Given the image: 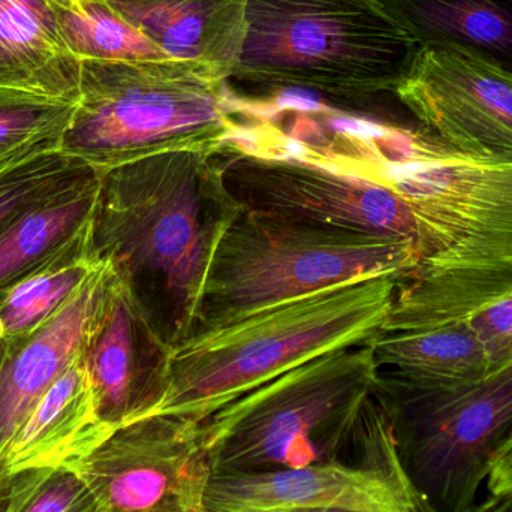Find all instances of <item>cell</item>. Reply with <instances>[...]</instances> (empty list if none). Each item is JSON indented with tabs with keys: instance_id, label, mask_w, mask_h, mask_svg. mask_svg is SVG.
I'll return each instance as SVG.
<instances>
[{
	"instance_id": "6da1fadb",
	"label": "cell",
	"mask_w": 512,
	"mask_h": 512,
	"mask_svg": "<svg viewBox=\"0 0 512 512\" xmlns=\"http://www.w3.org/2000/svg\"><path fill=\"white\" fill-rule=\"evenodd\" d=\"M240 207L216 153L119 165L101 174L90 254L116 271L174 349L192 336L216 246Z\"/></svg>"
},
{
	"instance_id": "7a4b0ae2",
	"label": "cell",
	"mask_w": 512,
	"mask_h": 512,
	"mask_svg": "<svg viewBox=\"0 0 512 512\" xmlns=\"http://www.w3.org/2000/svg\"><path fill=\"white\" fill-rule=\"evenodd\" d=\"M399 280H351L192 337L171 351L155 414L204 420L313 358L369 342L387 322Z\"/></svg>"
},
{
	"instance_id": "3957f363",
	"label": "cell",
	"mask_w": 512,
	"mask_h": 512,
	"mask_svg": "<svg viewBox=\"0 0 512 512\" xmlns=\"http://www.w3.org/2000/svg\"><path fill=\"white\" fill-rule=\"evenodd\" d=\"M227 81L212 66L173 57L83 60L60 152L101 174L162 153H218L240 125Z\"/></svg>"
},
{
	"instance_id": "277c9868",
	"label": "cell",
	"mask_w": 512,
	"mask_h": 512,
	"mask_svg": "<svg viewBox=\"0 0 512 512\" xmlns=\"http://www.w3.org/2000/svg\"><path fill=\"white\" fill-rule=\"evenodd\" d=\"M420 262L405 240L318 227L242 204L216 246L189 339L351 280L406 279Z\"/></svg>"
},
{
	"instance_id": "5b68a950",
	"label": "cell",
	"mask_w": 512,
	"mask_h": 512,
	"mask_svg": "<svg viewBox=\"0 0 512 512\" xmlns=\"http://www.w3.org/2000/svg\"><path fill=\"white\" fill-rule=\"evenodd\" d=\"M369 343L294 367L204 418L213 475L343 463L378 381Z\"/></svg>"
},
{
	"instance_id": "8992f818",
	"label": "cell",
	"mask_w": 512,
	"mask_h": 512,
	"mask_svg": "<svg viewBox=\"0 0 512 512\" xmlns=\"http://www.w3.org/2000/svg\"><path fill=\"white\" fill-rule=\"evenodd\" d=\"M418 48L376 0H248L233 77L336 98L394 95Z\"/></svg>"
},
{
	"instance_id": "52a82bcc",
	"label": "cell",
	"mask_w": 512,
	"mask_h": 512,
	"mask_svg": "<svg viewBox=\"0 0 512 512\" xmlns=\"http://www.w3.org/2000/svg\"><path fill=\"white\" fill-rule=\"evenodd\" d=\"M429 512H472L512 430V364L480 381L426 385L379 369L373 390Z\"/></svg>"
},
{
	"instance_id": "ba28073f",
	"label": "cell",
	"mask_w": 512,
	"mask_h": 512,
	"mask_svg": "<svg viewBox=\"0 0 512 512\" xmlns=\"http://www.w3.org/2000/svg\"><path fill=\"white\" fill-rule=\"evenodd\" d=\"M71 469L102 512H207L213 468L197 418L155 414L132 421Z\"/></svg>"
},
{
	"instance_id": "9c48e42d",
	"label": "cell",
	"mask_w": 512,
	"mask_h": 512,
	"mask_svg": "<svg viewBox=\"0 0 512 512\" xmlns=\"http://www.w3.org/2000/svg\"><path fill=\"white\" fill-rule=\"evenodd\" d=\"M366 459L282 471L213 475L207 512L336 507L369 512L427 510L400 462L387 415L375 411L364 433Z\"/></svg>"
},
{
	"instance_id": "30bf717a",
	"label": "cell",
	"mask_w": 512,
	"mask_h": 512,
	"mask_svg": "<svg viewBox=\"0 0 512 512\" xmlns=\"http://www.w3.org/2000/svg\"><path fill=\"white\" fill-rule=\"evenodd\" d=\"M394 95L451 149L512 159V72L451 48L426 45L418 48Z\"/></svg>"
},
{
	"instance_id": "8fae6325",
	"label": "cell",
	"mask_w": 512,
	"mask_h": 512,
	"mask_svg": "<svg viewBox=\"0 0 512 512\" xmlns=\"http://www.w3.org/2000/svg\"><path fill=\"white\" fill-rule=\"evenodd\" d=\"M171 351L114 271L80 357L105 426L116 430L155 414L167 394Z\"/></svg>"
},
{
	"instance_id": "7c38bea8",
	"label": "cell",
	"mask_w": 512,
	"mask_h": 512,
	"mask_svg": "<svg viewBox=\"0 0 512 512\" xmlns=\"http://www.w3.org/2000/svg\"><path fill=\"white\" fill-rule=\"evenodd\" d=\"M114 271L107 262L89 277L65 309L17 339L3 340L0 363V468L6 450L48 388L81 357ZM2 472V471H0Z\"/></svg>"
},
{
	"instance_id": "4fadbf2b",
	"label": "cell",
	"mask_w": 512,
	"mask_h": 512,
	"mask_svg": "<svg viewBox=\"0 0 512 512\" xmlns=\"http://www.w3.org/2000/svg\"><path fill=\"white\" fill-rule=\"evenodd\" d=\"M114 430L96 411L80 358L48 388L6 450L0 471L71 468Z\"/></svg>"
},
{
	"instance_id": "5bb4252c",
	"label": "cell",
	"mask_w": 512,
	"mask_h": 512,
	"mask_svg": "<svg viewBox=\"0 0 512 512\" xmlns=\"http://www.w3.org/2000/svg\"><path fill=\"white\" fill-rule=\"evenodd\" d=\"M438 321L468 325L483 345L490 375L512 364V277L441 280L408 277L399 282L382 328Z\"/></svg>"
},
{
	"instance_id": "9a60e30c",
	"label": "cell",
	"mask_w": 512,
	"mask_h": 512,
	"mask_svg": "<svg viewBox=\"0 0 512 512\" xmlns=\"http://www.w3.org/2000/svg\"><path fill=\"white\" fill-rule=\"evenodd\" d=\"M108 2L168 56L203 63L233 77L245 41L248 0Z\"/></svg>"
},
{
	"instance_id": "2e32d148",
	"label": "cell",
	"mask_w": 512,
	"mask_h": 512,
	"mask_svg": "<svg viewBox=\"0 0 512 512\" xmlns=\"http://www.w3.org/2000/svg\"><path fill=\"white\" fill-rule=\"evenodd\" d=\"M80 78L48 0H0V86L78 102Z\"/></svg>"
},
{
	"instance_id": "e0dca14e",
	"label": "cell",
	"mask_w": 512,
	"mask_h": 512,
	"mask_svg": "<svg viewBox=\"0 0 512 512\" xmlns=\"http://www.w3.org/2000/svg\"><path fill=\"white\" fill-rule=\"evenodd\" d=\"M418 47L436 45L512 72V0H376Z\"/></svg>"
},
{
	"instance_id": "ac0fdd59",
	"label": "cell",
	"mask_w": 512,
	"mask_h": 512,
	"mask_svg": "<svg viewBox=\"0 0 512 512\" xmlns=\"http://www.w3.org/2000/svg\"><path fill=\"white\" fill-rule=\"evenodd\" d=\"M367 343L379 369L418 384H468L490 375L483 345L460 321L382 328Z\"/></svg>"
},
{
	"instance_id": "d6986e66",
	"label": "cell",
	"mask_w": 512,
	"mask_h": 512,
	"mask_svg": "<svg viewBox=\"0 0 512 512\" xmlns=\"http://www.w3.org/2000/svg\"><path fill=\"white\" fill-rule=\"evenodd\" d=\"M101 176L21 216L0 236V292L89 242Z\"/></svg>"
},
{
	"instance_id": "ffe728a7",
	"label": "cell",
	"mask_w": 512,
	"mask_h": 512,
	"mask_svg": "<svg viewBox=\"0 0 512 512\" xmlns=\"http://www.w3.org/2000/svg\"><path fill=\"white\" fill-rule=\"evenodd\" d=\"M89 242L0 292V340L17 339L38 330L68 306L81 286L101 267Z\"/></svg>"
},
{
	"instance_id": "44dd1931",
	"label": "cell",
	"mask_w": 512,
	"mask_h": 512,
	"mask_svg": "<svg viewBox=\"0 0 512 512\" xmlns=\"http://www.w3.org/2000/svg\"><path fill=\"white\" fill-rule=\"evenodd\" d=\"M53 8L63 42L80 62L171 59L108 0H72Z\"/></svg>"
},
{
	"instance_id": "7402d4cb",
	"label": "cell",
	"mask_w": 512,
	"mask_h": 512,
	"mask_svg": "<svg viewBox=\"0 0 512 512\" xmlns=\"http://www.w3.org/2000/svg\"><path fill=\"white\" fill-rule=\"evenodd\" d=\"M77 102L0 86V173L57 152Z\"/></svg>"
},
{
	"instance_id": "603a6c76",
	"label": "cell",
	"mask_w": 512,
	"mask_h": 512,
	"mask_svg": "<svg viewBox=\"0 0 512 512\" xmlns=\"http://www.w3.org/2000/svg\"><path fill=\"white\" fill-rule=\"evenodd\" d=\"M99 176L98 170L60 150L36 156L2 171L0 236L30 210Z\"/></svg>"
},
{
	"instance_id": "cb8c5ba5",
	"label": "cell",
	"mask_w": 512,
	"mask_h": 512,
	"mask_svg": "<svg viewBox=\"0 0 512 512\" xmlns=\"http://www.w3.org/2000/svg\"><path fill=\"white\" fill-rule=\"evenodd\" d=\"M12 475L11 496L3 512H102L74 469H35Z\"/></svg>"
},
{
	"instance_id": "d4e9b609",
	"label": "cell",
	"mask_w": 512,
	"mask_h": 512,
	"mask_svg": "<svg viewBox=\"0 0 512 512\" xmlns=\"http://www.w3.org/2000/svg\"><path fill=\"white\" fill-rule=\"evenodd\" d=\"M484 490L487 499L512 498V430L493 456Z\"/></svg>"
},
{
	"instance_id": "484cf974",
	"label": "cell",
	"mask_w": 512,
	"mask_h": 512,
	"mask_svg": "<svg viewBox=\"0 0 512 512\" xmlns=\"http://www.w3.org/2000/svg\"><path fill=\"white\" fill-rule=\"evenodd\" d=\"M215 512H369L349 510V508L336 507H310V508H276V510H251V508H236V510H224ZM429 512V511H423Z\"/></svg>"
},
{
	"instance_id": "4316f807",
	"label": "cell",
	"mask_w": 512,
	"mask_h": 512,
	"mask_svg": "<svg viewBox=\"0 0 512 512\" xmlns=\"http://www.w3.org/2000/svg\"><path fill=\"white\" fill-rule=\"evenodd\" d=\"M472 512H512V498L486 499L480 502Z\"/></svg>"
},
{
	"instance_id": "83f0119b",
	"label": "cell",
	"mask_w": 512,
	"mask_h": 512,
	"mask_svg": "<svg viewBox=\"0 0 512 512\" xmlns=\"http://www.w3.org/2000/svg\"><path fill=\"white\" fill-rule=\"evenodd\" d=\"M12 481H14V475L8 474V472H0V512H3L6 504H8Z\"/></svg>"
},
{
	"instance_id": "f1b7e54d",
	"label": "cell",
	"mask_w": 512,
	"mask_h": 512,
	"mask_svg": "<svg viewBox=\"0 0 512 512\" xmlns=\"http://www.w3.org/2000/svg\"><path fill=\"white\" fill-rule=\"evenodd\" d=\"M114 2H123V3H165V2H173V0H114Z\"/></svg>"
},
{
	"instance_id": "f546056e",
	"label": "cell",
	"mask_w": 512,
	"mask_h": 512,
	"mask_svg": "<svg viewBox=\"0 0 512 512\" xmlns=\"http://www.w3.org/2000/svg\"><path fill=\"white\" fill-rule=\"evenodd\" d=\"M3 352H5V342L0 340V363H2Z\"/></svg>"
},
{
	"instance_id": "4dcf8cb0",
	"label": "cell",
	"mask_w": 512,
	"mask_h": 512,
	"mask_svg": "<svg viewBox=\"0 0 512 512\" xmlns=\"http://www.w3.org/2000/svg\"><path fill=\"white\" fill-rule=\"evenodd\" d=\"M53 2H57V3H68V2H72V0H53Z\"/></svg>"
}]
</instances>
